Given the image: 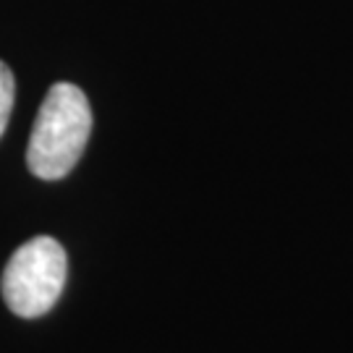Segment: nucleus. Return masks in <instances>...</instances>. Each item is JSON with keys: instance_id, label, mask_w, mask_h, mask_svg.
<instances>
[{"instance_id": "7ed1b4c3", "label": "nucleus", "mask_w": 353, "mask_h": 353, "mask_svg": "<svg viewBox=\"0 0 353 353\" xmlns=\"http://www.w3.org/2000/svg\"><path fill=\"white\" fill-rule=\"evenodd\" d=\"M13 97H16V81H13L11 68L0 61V137H3V131L8 126Z\"/></svg>"}, {"instance_id": "f257e3e1", "label": "nucleus", "mask_w": 353, "mask_h": 353, "mask_svg": "<svg viewBox=\"0 0 353 353\" xmlns=\"http://www.w3.org/2000/svg\"><path fill=\"white\" fill-rule=\"evenodd\" d=\"M92 134V108L76 84H52L39 105L26 147V165L42 181H61L74 170Z\"/></svg>"}, {"instance_id": "f03ea898", "label": "nucleus", "mask_w": 353, "mask_h": 353, "mask_svg": "<svg viewBox=\"0 0 353 353\" xmlns=\"http://www.w3.org/2000/svg\"><path fill=\"white\" fill-rule=\"evenodd\" d=\"M68 275L63 246L50 236H37L19 246L3 270V299L16 316L48 314L61 299Z\"/></svg>"}]
</instances>
